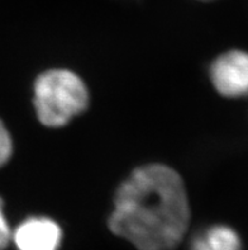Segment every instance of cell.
I'll return each mask as SVG.
<instances>
[{"label": "cell", "mask_w": 248, "mask_h": 250, "mask_svg": "<svg viewBox=\"0 0 248 250\" xmlns=\"http://www.w3.org/2000/svg\"><path fill=\"white\" fill-rule=\"evenodd\" d=\"M14 152V141L10 133L9 128L0 118V169H3L8 163Z\"/></svg>", "instance_id": "6"}, {"label": "cell", "mask_w": 248, "mask_h": 250, "mask_svg": "<svg viewBox=\"0 0 248 250\" xmlns=\"http://www.w3.org/2000/svg\"><path fill=\"white\" fill-rule=\"evenodd\" d=\"M214 89L228 99L248 97V52L229 50L217 56L209 67Z\"/></svg>", "instance_id": "3"}, {"label": "cell", "mask_w": 248, "mask_h": 250, "mask_svg": "<svg viewBox=\"0 0 248 250\" xmlns=\"http://www.w3.org/2000/svg\"><path fill=\"white\" fill-rule=\"evenodd\" d=\"M190 219L181 175L166 164L148 163L133 169L116 188L108 228L137 250H173Z\"/></svg>", "instance_id": "1"}, {"label": "cell", "mask_w": 248, "mask_h": 250, "mask_svg": "<svg viewBox=\"0 0 248 250\" xmlns=\"http://www.w3.org/2000/svg\"><path fill=\"white\" fill-rule=\"evenodd\" d=\"M189 250H242V240L233 228L215 224L196 232Z\"/></svg>", "instance_id": "5"}, {"label": "cell", "mask_w": 248, "mask_h": 250, "mask_svg": "<svg viewBox=\"0 0 248 250\" xmlns=\"http://www.w3.org/2000/svg\"><path fill=\"white\" fill-rule=\"evenodd\" d=\"M63 232L60 224L47 216H31L12 231L17 250H60Z\"/></svg>", "instance_id": "4"}, {"label": "cell", "mask_w": 248, "mask_h": 250, "mask_svg": "<svg viewBox=\"0 0 248 250\" xmlns=\"http://www.w3.org/2000/svg\"><path fill=\"white\" fill-rule=\"evenodd\" d=\"M200 1H211V0H200Z\"/></svg>", "instance_id": "8"}, {"label": "cell", "mask_w": 248, "mask_h": 250, "mask_svg": "<svg viewBox=\"0 0 248 250\" xmlns=\"http://www.w3.org/2000/svg\"><path fill=\"white\" fill-rule=\"evenodd\" d=\"M13 229L6 217L4 200L0 197V250H4L12 241Z\"/></svg>", "instance_id": "7"}, {"label": "cell", "mask_w": 248, "mask_h": 250, "mask_svg": "<svg viewBox=\"0 0 248 250\" xmlns=\"http://www.w3.org/2000/svg\"><path fill=\"white\" fill-rule=\"evenodd\" d=\"M32 99L39 124L48 128H61L88 109L90 93L75 71L55 67L36 78Z\"/></svg>", "instance_id": "2"}]
</instances>
